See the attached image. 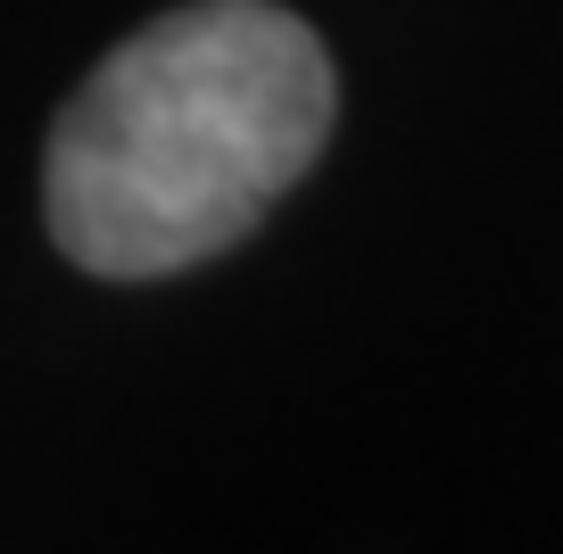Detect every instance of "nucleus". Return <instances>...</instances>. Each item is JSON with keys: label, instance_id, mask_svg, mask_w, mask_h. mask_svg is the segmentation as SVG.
Wrapping results in <instances>:
<instances>
[{"label": "nucleus", "instance_id": "nucleus-1", "mask_svg": "<svg viewBox=\"0 0 563 554\" xmlns=\"http://www.w3.org/2000/svg\"><path fill=\"white\" fill-rule=\"evenodd\" d=\"M332 58L274 0H191L84 75L51 133V232L100 281L232 248L332 133Z\"/></svg>", "mask_w": 563, "mask_h": 554}]
</instances>
